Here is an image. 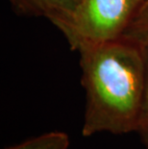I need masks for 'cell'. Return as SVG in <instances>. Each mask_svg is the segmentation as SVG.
Segmentation results:
<instances>
[{
  "label": "cell",
  "instance_id": "4",
  "mask_svg": "<svg viewBox=\"0 0 148 149\" xmlns=\"http://www.w3.org/2000/svg\"><path fill=\"white\" fill-rule=\"evenodd\" d=\"M70 141L67 133L53 131L28 139L20 143L4 149H68Z\"/></svg>",
  "mask_w": 148,
  "mask_h": 149
},
{
  "label": "cell",
  "instance_id": "6",
  "mask_svg": "<svg viewBox=\"0 0 148 149\" xmlns=\"http://www.w3.org/2000/svg\"><path fill=\"white\" fill-rule=\"evenodd\" d=\"M145 52L146 60V77H145V88H144V94L142 105H141L140 120L137 129V133L140 135L141 142L144 145V148L148 149V45L143 46Z\"/></svg>",
  "mask_w": 148,
  "mask_h": 149
},
{
  "label": "cell",
  "instance_id": "1",
  "mask_svg": "<svg viewBox=\"0 0 148 149\" xmlns=\"http://www.w3.org/2000/svg\"><path fill=\"white\" fill-rule=\"evenodd\" d=\"M78 52L86 91L82 135L137 132L145 88L144 47L120 38Z\"/></svg>",
  "mask_w": 148,
  "mask_h": 149
},
{
  "label": "cell",
  "instance_id": "2",
  "mask_svg": "<svg viewBox=\"0 0 148 149\" xmlns=\"http://www.w3.org/2000/svg\"><path fill=\"white\" fill-rule=\"evenodd\" d=\"M144 0H81L67 19L56 26L72 50L79 51L123 37Z\"/></svg>",
  "mask_w": 148,
  "mask_h": 149
},
{
  "label": "cell",
  "instance_id": "5",
  "mask_svg": "<svg viewBox=\"0 0 148 149\" xmlns=\"http://www.w3.org/2000/svg\"><path fill=\"white\" fill-rule=\"evenodd\" d=\"M122 38L137 42L141 46L148 45V2L142 4Z\"/></svg>",
  "mask_w": 148,
  "mask_h": 149
},
{
  "label": "cell",
  "instance_id": "7",
  "mask_svg": "<svg viewBox=\"0 0 148 149\" xmlns=\"http://www.w3.org/2000/svg\"><path fill=\"white\" fill-rule=\"evenodd\" d=\"M144 2H148V0H144Z\"/></svg>",
  "mask_w": 148,
  "mask_h": 149
},
{
  "label": "cell",
  "instance_id": "3",
  "mask_svg": "<svg viewBox=\"0 0 148 149\" xmlns=\"http://www.w3.org/2000/svg\"><path fill=\"white\" fill-rule=\"evenodd\" d=\"M81 0H9L17 14L42 17L54 26L70 17Z\"/></svg>",
  "mask_w": 148,
  "mask_h": 149
}]
</instances>
